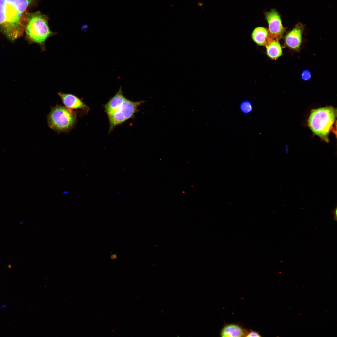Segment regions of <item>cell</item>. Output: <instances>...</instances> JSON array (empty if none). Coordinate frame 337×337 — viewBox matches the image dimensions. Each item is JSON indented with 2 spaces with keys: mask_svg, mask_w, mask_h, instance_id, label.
Here are the masks:
<instances>
[{
  "mask_svg": "<svg viewBox=\"0 0 337 337\" xmlns=\"http://www.w3.org/2000/svg\"><path fill=\"white\" fill-rule=\"evenodd\" d=\"M35 0H0V31L10 39L22 36L25 31L27 9Z\"/></svg>",
  "mask_w": 337,
  "mask_h": 337,
  "instance_id": "1",
  "label": "cell"
},
{
  "mask_svg": "<svg viewBox=\"0 0 337 337\" xmlns=\"http://www.w3.org/2000/svg\"><path fill=\"white\" fill-rule=\"evenodd\" d=\"M336 116V109L332 106L313 109L308 120V125L315 134L329 143V135L333 130Z\"/></svg>",
  "mask_w": 337,
  "mask_h": 337,
  "instance_id": "2",
  "label": "cell"
},
{
  "mask_svg": "<svg viewBox=\"0 0 337 337\" xmlns=\"http://www.w3.org/2000/svg\"><path fill=\"white\" fill-rule=\"evenodd\" d=\"M25 30L28 39L40 45L42 50L46 40L53 33L48 26L47 17L40 12L28 13Z\"/></svg>",
  "mask_w": 337,
  "mask_h": 337,
  "instance_id": "3",
  "label": "cell"
},
{
  "mask_svg": "<svg viewBox=\"0 0 337 337\" xmlns=\"http://www.w3.org/2000/svg\"><path fill=\"white\" fill-rule=\"evenodd\" d=\"M76 121V112L61 105H56L51 108L47 116L48 126L58 133L70 132Z\"/></svg>",
  "mask_w": 337,
  "mask_h": 337,
  "instance_id": "4",
  "label": "cell"
},
{
  "mask_svg": "<svg viewBox=\"0 0 337 337\" xmlns=\"http://www.w3.org/2000/svg\"><path fill=\"white\" fill-rule=\"evenodd\" d=\"M144 102V100L134 102L126 98L117 110L107 115L110 125L109 132L116 126L133 118L138 110V107Z\"/></svg>",
  "mask_w": 337,
  "mask_h": 337,
  "instance_id": "5",
  "label": "cell"
},
{
  "mask_svg": "<svg viewBox=\"0 0 337 337\" xmlns=\"http://www.w3.org/2000/svg\"><path fill=\"white\" fill-rule=\"evenodd\" d=\"M265 17L268 24V31L270 37L273 39L278 40L284 32L279 15L275 10L266 12Z\"/></svg>",
  "mask_w": 337,
  "mask_h": 337,
  "instance_id": "6",
  "label": "cell"
},
{
  "mask_svg": "<svg viewBox=\"0 0 337 337\" xmlns=\"http://www.w3.org/2000/svg\"><path fill=\"white\" fill-rule=\"evenodd\" d=\"M58 95L63 104L67 108L71 110L80 109L87 114L90 110L89 107L81 99L74 95L59 92Z\"/></svg>",
  "mask_w": 337,
  "mask_h": 337,
  "instance_id": "7",
  "label": "cell"
},
{
  "mask_svg": "<svg viewBox=\"0 0 337 337\" xmlns=\"http://www.w3.org/2000/svg\"><path fill=\"white\" fill-rule=\"evenodd\" d=\"M303 29L302 25L299 24L286 35L285 42L288 47L295 50L299 48L302 42Z\"/></svg>",
  "mask_w": 337,
  "mask_h": 337,
  "instance_id": "8",
  "label": "cell"
},
{
  "mask_svg": "<svg viewBox=\"0 0 337 337\" xmlns=\"http://www.w3.org/2000/svg\"><path fill=\"white\" fill-rule=\"evenodd\" d=\"M126 99L123 95L121 86L116 93L104 106L105 111L107 115L112 114L117 110Z\"/></svg>",
  "mask_w": 337,
  "mask_h": 337,
  "instance_id": "9",
  "label": "cell"
},
{
  "mask_svg": "<svg viewBox=\"0 0 337 337\" xmlns=\"http://www.w3.org/2000/svg\"><path fill=\"white\" fill-rule=\"evenodd\" d=\"M248 330L245 329L239 325L230 324L226 325L222 329L220 335L222 337H243L245 336Z\"/></svg>",
  "mask_w": 337,
  "mask_h": 337,
  "instance_id": "10",
  "label": "cell"
},
{
  "mask_svg": "<svg viewBox=\"0 0 337 337\" xmlns=\"http://www.w3.org/2000/svg\"><path fill=\"white\" fill-rule=\"evenodd\" d=\"M253 41L258 45L266 46L273 39L270 37L268 29L263 27H256L252 34Z\"/></svg>",
  "mask_w": 337,
  "mask_h": 337,
  "instance_id": "11",
  "label": "cell"
},
{
  "mask_svg": "<svg viewBox=\"0 0 337 337\" xmlns=\"http://www.w3.org/2000/svg\"><path fill=\"white\" fill-rule=\"evenodd\" d=\"M276 39H272L266 46L267 56L272 60H276L282 54L281 46Z\"/></svg>",
  "mask_w": 337,
  "mask_h": 337,
  "instance_id": "12",
  "label": "cell"
},
{
  "mask_svg": "<svg viewBox=\"0 0 337 337\" xmlns=\"http://www.w3.org/2000/svg\"><path fill=\"white\" fill-rule=\"evenodd\" d=\"M239 108L242 113L247 114L252 112L253 107L252 103L249 100H245L240 103Z\"/></svg>",
  "mask_w": 337,
  "mask_h": 337,
  "instance_id": "13",
  "label": "cell"
},
{
  "mask_svg": "<svg viewBox=\"0 0 337 337\" xmlns=\"http://www.w3.org/2000/svg\"><path fill=\"white\" fill-rule=\"evenodd\" d=\"M246 337H260L261 336L260 335L259 333L258 332L252 330H248L247 332L246 335Z\"/></svg>",
  "mask_w": 337,
  "mask_h": 337,
  "instance_id": "14",
  "label": "cell"
},
{
  "mask_svg": "<svg viewBox=\"0 0 337 337\" xmlns=\"http://www.w3.org/2000/svg\"><path fill=\"white\" fill-rule=\"evenodd\" d=\"M302 79L304 80H309L311 77L310 72L308 70L304 71L301 74Z\"/></svg>",
  "mask_w": 337,
  "mask_h": 337,
  "instance_id": "15",
  "label": "cell"
},
{
  "mask_svg": "<svg viewBox=\"0 0 337 337\" xmlns=\"http://www.w3.org/2000/svg\"><path fill=\"white\" fill-rule=\"evenodd\" d=\"M337 207L334 209L333 211L331 212V213L333 215L332 218H334L335 220L337 221Z\"/></svg>",
  "mask_w": 337,
  "mask_h": 337,
  "instance_id": "16",
  "label": "cell"
},
{
  "mask_svg": "<svg viewBox=\"0 0 337 337\" xmlns=\"http://www.w3.org/2000/svg\"><path fill=\"white\" fill-rule=\"evenodd\" d=\"M116 257V255H115V254H113L111 256V258L112 259H115Z\"/></svg>",
  "mask_w": 337,
  "mask_h": 337,
  "instance_id": "17",
  "label": "cell"
},
{
  "mask_svg": "<svg viewBox=\"0 0 337 337\" xmlns=\"http://www.w3.org/2000/svg\"><path fill=\"white\" fill-rule=\"evenodd\" d=\"M68 193H69V192H68V191L65 190V191H63V192L62 194L63 195L66 194H68Z\"/></svg>",
  "mask_w": 337,
  "mask_h": 337,
  "instance_id": "18",
  "label": "cell"
}]
</instances>
